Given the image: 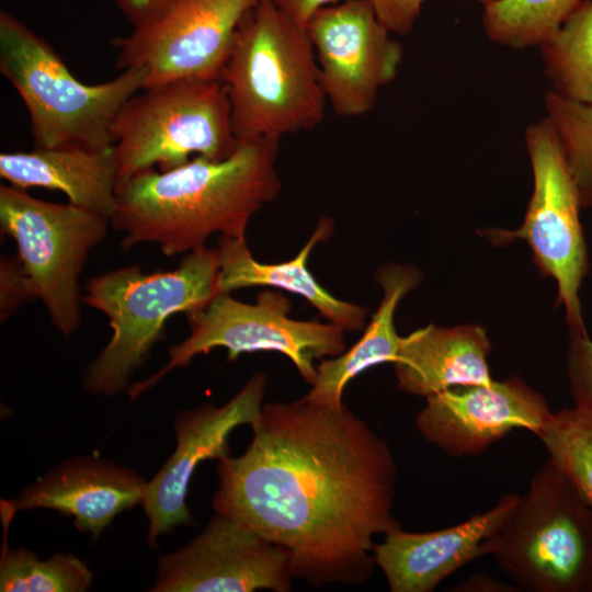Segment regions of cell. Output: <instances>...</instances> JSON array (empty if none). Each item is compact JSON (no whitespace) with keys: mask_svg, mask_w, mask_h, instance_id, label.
<instances>
[{"mask_svg":"<svg viewBox=\"0 0 592 592\" xmlns=\"http://www.w3.org/2000/svg\"><path fill=\"white\" fill-rule=\"evenodd\" d=\"M251 428L242 455L218 459L215 512L286 548L312 587L368 580L373 537L400 528L388 443L344 405L304 398L263 403Z\"/></svg>","mask_w":592,"mask_h":592,"instance_id":"6da1fadb","label":"cell"},{"mask_svg":"<svg viewBox=\"0 0 592 592\" xmlns=\"http://www.w3.org/2000/svg\"><path fill=\"white\" fill-rule=\"evenodd\" d=\"M276 139L239 144L226 159L195 156L168 171L148 169L121 184L110 220L128 250L155 243L167 257L205 247L219 232L246 239L252 216L281 191Z\"/></svg>","mask_w":592,"mask_h":592,"instance_id":"7a4b0ae2","label":"cell"},{"mask_svg":"<svg viewBox=\"0 0 592 592\" xmlns=\"http://www.w3.org/2000/svg\"><path fill=\"white\" fill-rule=\"evenodd\" d=\"M238 144L280 140L325 118V94L307 29L272 0H259L237 27L223 69Z\"/></svg>","mask_w":592,"mask_h":592,"instance_id":"3957f363","label":"cell"},{"mask_svg":"<svg viewBox=\"0 0 592 592\" xmlns=\"http://www.w3.org/2000/svg\"><path fill=\"white\" fill-rule=\"evenodd\" d=\"M217 248L203 247L172 271L143 273L128 265L90 277L82 304L103 312L113 333L87 368L84 390L105 397L123 391L162 338L167 319L202 309L219 294Z\"/></svg>","mask_w":592,"mask_h":592,"instance_id":"277c9868","label":"cell"},{"mask_svg":"<svg viewBox=\"0 0 592 592\" xmlns=\"http://www.w3.org/2000/svg\"><path fill=\"white\" fill-rule=\"evenodd\" d=\"M0 72L25 104L34 148L104 149L114 145L113 121L143 90L147 69L133 67L110 81L84 83L48 42L1 11Z\"/></svg>","mask_w":592,"mask_h":592,"instance_id":"5b68a950","label":"cell"},{"mask_svg":"<svg viewBox=\"0 0 592 592\" xmlns=\"http://www.w3.org/2000/svg\"><path fill=\"white\" fill-rule=\"evenodd\" d=\"M141 91L112 124L118 186L155 167L159 171L180 167L193 155L223 160L236 151L239 144L221 81L183 78Z\"/></svg>","mask_w":592,"mask_h":592,"instance_id":"8992f818","label":"cell"},{"mask_svg":"<svg viewBox=\"0 0 592 592\" xmlns=\"http://www.w3.org/2000/svg\"><path fill=\"white\" fill-rule=\"evenodd\" d=\"M493 558L532 592H591L592 508L549 458L496 538Z\"/></svg>","mask_w":592,"mask_h":592,"instance_id":"52a82bcc","label":"cell"},{"mask_svg":"<svg viewBox=\"0 0 592 592\" xmlns=\"http://www.w3.org/2000/svg\"><path fill=\"white\" fill-rule=\"evenodd\" d=\"M292 303L282 293L262 291L254 304L219 293L206 307L185 314L191 329L181 343L169 346L168 363L128 389L132 399L153 387L177 367L215 348L227 350L232 362L242 353L278 352L288 357L310 385L317 378L314 361L338 356L346 350L344 330L331 322L301 321L289 317Z\"/></svg>","mask_w":592,"mask_h":592,"instance_id":"ba28073f","label":"cell"},{"mask_svg":"<svg viewBox=\"0 0 592 592\" xmlns=\"http://www.w3.org/2000/svg\"><path fill=\"white\" fill-rule=\"evenodd\" d=\"M109 223L70 203L55 204L24 189L0 185L1 234L15 241L34 298L42 300L65 337L80 325L79 277L91 250L104 240Z\"/></svg>","mask_w":592,"mask_h":592,"instance_id":"9c48e42d","label":"cell"},{"mask_svg":"<svg viewBox=\"0 0 592 592\" xmlns=\"http://www.w3.org/2000/svg\"><path fill=\"white\" fill-rule=\"evenodd\" d=\"M524 138L534 182L524 221L514 230L492 228L481 234L493 244L525 240L540 273L557 283L556 305L563 306L570 331L587 332L579 291L589 258L579 194L549 118L528 125Z\"/></svg>","mask_w":592,"mask_h":592,"instance_id":"30bf717a","label":"cell"},{"mask_svg":"<svg viewBox=\"0 0 592 592\" xmlns=\"http://www.w3.org/2000/svg\"><path fill=\"white\" fill-rule=\"evenodd\" d=\"M259 0H179L161 19L114 37L119 70L145 67L143 89L175 79L219 80L235 33Z\"/></svg>","mask_w":592,"mask_h":592,"instance_id":"8fae6325","label":"cell"},{"mask_svg":"<svg viewBox=\"0 0 592 592\" xmlns=\"http://www.w3.org/2000/svg\"><path fill=\"white\" fill-rule=\"evenodd\" d=\"M306 29L335 114L357 117L371 112L403 59L401 44L379 22L371 1L345 0L321 8Z\"/></svg>","mask_w":592,"mask_h":592,"instance_id":"7c38bea8","label":"cell"},{"mask_svg":"<svg viewBox=\"0 0 592 592\" xmlns=\"http://www.w3.org/2000/svg\"><path fill=\"white\" fill-rule=\"evenodd\" d=\"M292 556L237 519L216 512L190 544L159 558L152 592L291 591Z\"/></svg>","mask_w":592,"mask_h":592,"instance_id":"4fadbf2b","label":"cell"},{"mask_svg":"<svg viewBox=\"0 0 592 592\" xmlns=\"http://www.w3.org/2000/svg\"><path fill=\"white\" fill-rule=\"evenodd\" d=\"M551 411L519 377L454 387L426 397L418 431L451 457L477 456L514 430L538 435Z\"/></svg>","mask_w":592,"mask_h":592,"instance_id":"5bb4252c","label":"cell"},{"mask_svg":"<svg viewBox=\"0 0 592 592\" xmlns=\"http://www.w3.org/2000/svg\"><path fill=\"white\" fill-rule=\"evenodd\" d=\"M265 387V375L257 373L223 407L202 405L177 415V447L147 482L141 503L149 520V546L174 527L193 523L185 503L192 475L201 462L229 455V434L259 418Z\"/></svg>","mask_w":592,"mask_h":592,"instance_id":"9a60e30c","label":"cell"},{"mask_svg":"<svg viewBox=\"0 0 592 592\" xmlns=\"http://www.w3.org/2000/svg\"><path fill=\"white\" fill-rule=\"evenodd\" d=\"M521 496L503 494L488 511L443 530L389 532L373 554L391 592H430L475 559L492 555L496 538L515 511Z\"/></svg>","mask_w":592,"mask_h":592,"instance_id":"2e32d148","label":"cell"},{"mask_svg":"<svg viewBox=\"0 0 592 592\" xmlns=\"http://www.w3.org/2000/svg\"><path fill=\"white\" fill-rule=\"evenodd\" d=\"M146 485L129 468L81 456L59 464L4 502L14 514L22 510H56L73 517L80 532L96 538L117 514L143 503Z\"/></svg>","mask_w":592,"mask_h":592,"instance_id":"e0dca14e","label":"cell"},{"mask_svg":"<svg viewBox=\"0 0 592 592\" xmlns=\"http://www.w3.org/2000/svg\"><path fill=\"white\" fill-rule=\"evenodd\" d=\"M0 175L10 185L60 191L70 204L111 220L116 209L118 168L114 145L34 148L1 152Z\"/></svg>","mask_w":592,"mask_h":592,"instance_id":"ac0fdd59","label":"cell"},{"mask_svg":"<svg viewBox=\"0 0 592 592\" xmlns=\"http://www.w3.org/2000/svg\"><path fill=\"white\" fill-rule=\"evenodd\" d=\"M491 343L485 328L429 325L402 337L395 365L398 387L407 394L430 397L444 390L488 384Z\"/></svg>","mask_w":592,"mask_h":592,"instance_id":"d6986e66","label":"cell"},{"mask_svg":"<svg viewBox=\"0 0 592 592\" xmlns=\"http://www.w3.org/2000/svg\"><path fill=\"white\" fill-rule=\"evenodd\" d=\"M333 231L332 219L322 217L299 253L289 261L265 264L257 261L246 239L221 235L218 244L219 293H230L254 286L278 287L304 297L329 322L344 331H358L365 327L367 309L329 294L307 267L309 254L318 242L326 241Z\"/></svg>","mask_w":592,"mask_h":592,"instance_id":"ffe728a7","label":"cell"},{"mask_svg":"<svg viewBox=\"0 0 592 592\" xmlns=\"http://www.w3.org/2000/svg\"><path fill=\"white\" fill-rule=\"evenodd\" d=\"M383 298L360 340L342 354L317 365V378L303 398L312 403L341 407L346 384L364 371L396 361L402 337L395 328V312L402 298L418 286L421 273L411 265L390 263L376 273Z\"/></svg>","mask_w":592,"mask_h":592,"instance_id":"44dd1931","label":"cell"},{"mask_svg":"<svg viewBox=\"0 0 592 592\" xmlns=\"http://www.w3.org/2000/svg\"><path fill=\"white\" fill-rule=\"evenodd\" d=\"M539 49L551 91L592 104V0H581Z\"/></svg>","mask_w":592,"mask_h":592,"instance_id":"7402d4cb","label":"cell"},{"mask_svg":"<svg viewBox=\"0 0 592 592\" xmlns=\"http://www.w3.org/2000/svg\"><path fill=\"white\" fill-rule=\"evenodd\" d=\"M0 512L3 526L1 592H84L91 588L92 572L71 554L56 553L46 560H39L25 548L11 549L7 538L14 513L2 503Z\"/></svg>","mask_w":592,"mask_h":592,"instance_id":"603a6c76","label":"cell"},{"mask_svg":"<svg viewBox=\"0 0 592 592\" xmlns=\"http://www.w3.org/2000/svg\"><path fill=\"white\" fill-rule=\"evenodd\" d=\"M581 0H491L482 5L487 37L501 46L540 47L560 29Z\"/></svg>","mask_w":592,"mask_h":592,"instance_id":"cb8c5ba5","label":"cell"},{"mask_svg":"<svg viewBox=\"0 0 592 592\" xmlns=\"http://www.w3.org/2000/svg\"><path fill=\"white\" fill-rule=\"evenodd\" d=\"M537 436L592 508V414L574 406L553 412Z\"/></svg>","mask_w":592,"mask_h":592,"instance_id":"d4e9b609","label":"cell"},{"mask_svg":"<svg viewBox=\"0 0 592 592\" xmlns=\"http://www.w3.org/2000/svg\"><path fill=\"white\" fill-rule=\"evenodd\" d=\"M574 181L582 208L592 207V104L549 91L544 99Z\"/></svg>","mask_w":592,"mask_h":592,"instance_id":"484cf974","label":"cell"},{"mask_svg":"<svg viewBox=\"0 0 592 592\" xmlns=\"http://www.w3.org/2000/svg\"><path fill=\"white\" fill-rule=\"evenodd\" d=\"M567 371L574 407L592 414V340L570 331Z\"/></svg>","mask_w":592,"mask_h":592,"instance_id":"4316f807","label":"cell"},{"mask_svg":"<svg viewBox=\"0 0 592 592\" xmlns=\"http://www.w3.org/2000/svg\"><path fill=\"white\" fill-rule=\"evenodd\" d=\"M35 299L18 255L0 259V319L13 316L24 304Z\"/></svg>","mask_w":592,"mask_h":592,"instance_id":"83f0119b","label":"cell"},{"mask_svg":"<svg viewBox=\"0 0 592 592\" xmlns=\"http://www.w3.org/2000/svg\"><path fill=\"white\" fill-rule=\"evenodd\" d=\"M379 22L390 33L405 35L411 32L426 0H369ZM481 5L491 0H476Z\"/></svg>","mask_w":592,"mask_h":592,"instance_id":"f1b7e54d","label":"cell"},{"mask_svg":"<svg viewBox=\"0 0 592 592\" xmlns=\"http://www.w3.org/2000/svg\"><path fill=\"white\" fill-rule=\"evenodd\" d=\"M179 0H114L134 29L147 26L166 15Z\"/></svg>","mask_w":592,"mask_h":592,"instance_id":"f546056e","label":"cell"},{"mask_svg":"<svg viewBox=\"0 0 592 592\" xmlns=\"http://www.w3.org/2000/svg\"><path fill=\"white\" fill-rule=\"evenodd\" d=\"M274 4L299 25L306 27L312 15L321 8L338 0H272Z\"/></svg>","mask_w":592,"mask_h":592,"instance_id":"4dcf8cb0","label":"cell"},{"mask_svg":"<svg viewBox=\"0 0 592 592\" xmlns=\"http://www.w3.org/2000/svg\"><path fill=\"white\" fill-rule=\"evenodd\" d=\"M456 592H515L516 585H510L486 574H473L467 580L453 587Z\"/></svg>","mask_w":592,"mask_h":592,"instance_id":"1f68e13d","label":"cell"},{"mask_svg":"<svg viewBox=\"0 0 592 592\" xmlns=\"http://www.w3.org/2000/svg\"><path fill=\"white\" fill-rule=\"evenodd\" d=\"M591 592H592V588H591Z\"/></svg>","mask_w":592,"mask_h":592,"instance_id":"d6a6232c","label":"cell"}]
</instances>
